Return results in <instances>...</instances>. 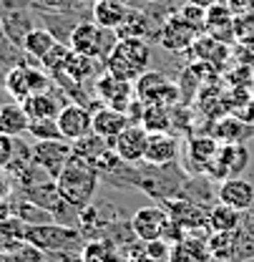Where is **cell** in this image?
I'll list each match as a JSON object with an SVG mask.
<instances>
[{"instance_id":"cell-1","label":"cell","mask_w":254,"mask_h":262,"mask_svg":"<svg viewBox=\"0 0 254 262\" xmlns=\"http://www.w3.org/2000/svg\"><path fill=\"white\" fill-rule=\"evenodd\" d=\"M98 169L94 162L78 157V154H71V159L61 169V174L56 177V187L61 196L65 199V204H71L73 209H83L91 204V199L96 194V187H98Z\"/></svg>"},{"instance_id":"cell-2","label":"cell","mask_w":254,"mask_h":262,"mask_svg":"<svg viewBox=\"0 0 254 262\" xmlns=\"http://www.w3.org/2000/svg\"><path fill=\"white\" fill-rule=\"evenodd\" d=\"M106 71L124 78V81H138L149 66H151V48L146 38H119L111 53L106 56Z\"/></svg>"},{"instance_id":"cell-3","label":"cell","mask_w":254,"mask_h":262,"mask_svg":"<svg viewBox=\"0 0 254 262\" xmlns=\"http://www.w3.org/2000/svg\"><path fill=\"white\" fill-rule=\"evenodd\" d=\"M26 242L38 247L40 252H68L83 247L86 234L76 227L58 225V222H40L26 227Z\"/></svg>"},{"instance_id":"cell-4","label":"cell","mask_w":254,"mask_h":262,"mask_svg":"<svg viewBox=\"0 0 254 262\" xmlns=\"http://www.w3.org/2000/svg\"><path fill=\"white\" fill-rule=\"evenodd\" d=\"M116 31H108L98 23H91V20H83V23H76L73 31L68 35V46L71 51L81 53V56H88V58H103L111 53V48L116 46Z\"/></svg>"},{"instance_id":"cell-5","label":"cell","mask_w":254,"mask_h":262,"mask_svg":"<svg viewBox=\"0 0 254 262\" xmlns=\"http://www.w3.org/2000/svg\"><path fill=\"white\" fill-rule=\"evenodd\" d=\"M3 86H5V91L10 94L13 101H23V98L33 96V94L51 91L53 76H51L45 68H35V66H31V63H20V66H13V68L5 71Z\"/></svg>"},{"instance_id":"cell-6","label":"cell","mask_w":254,"mask_h":262,"mask_svg":"<svg viewBox=\"0 0 254 262\" xmlns=\"http://www.w3.org/2000/svg\"><path fill=\"white\" fill-rule=\"evenodd\" d=\"M133 89L136 98L146 106H174L181 98V89L159 71H146L138 81H133Z\"/></svg>"},{"instance_id":"cell-7","label":"cell","mask_w":254,"mask_h":262,"mask_svg":"<svg viewBox=\"0 0 254 262\" xmlns=\"http://www.w3.org/2000/svg\"><path fill=\"white\" fill-rule=\"evenodd\" d=\"M199 35H201V33L196 31L179 10L171 13V15L161 23L159 33H156L161 48H166V51H171V53H187V51H191V46L196 43Z\"/></svg>"},{"instance_id":"cell-8","label":"cell","mask_w":254,"mask_h":262,"mask_svg":"<svg viewBox=\"0 0 254 262\" xmlns=\"http://www.w3.org/2000/svg\"><path fill=\"white\" fill-rule=\"evenodd\" d=\"M249 162V149L239 141H229V144H219L217 154L212 157V162L206 164V174L214 179H229V177H239V171L247 169Z\"/></svg>"},{"instance_id":"cell-9","label":"cell","mask_w":254,"mask_h":262,"mask_svg":"<svg viewBox=\"0 0 254 262\" xmlns=\"http://www.w3.org/2000/svg\"><path fill=\"white\" fill-rule=\"evenodd\" d=\"M71 154H73V146L65 139H45V141H35L33 144V162L53 179L68 164Z\"/></svg>"},{"instance_id":"cell-10","label":"cell","mask_w":254,"mask_h":262,"mask_svg":"<svg viewBox=\"0 0 254 262\" xmlns=\"http://www.w3.org/2000/svg\"><path fill=\"white\" fill-rule=\"evenodd\" d=\"M56 121L65 141H78L94 131V114L83 103H65Z\"/></svg>"},{"instance_id":"cell-11","label":"cell","mask_w":254,"mask_h":262,"mask_svg":"<svg viewBox=\"0 0 254 262\" xmlns=\"http://www.w3.org/2000/svg\"><path fill=\"white\" fill-rule=\"evenodd\" d=\"M181 154V141L179 136H174L171 131H156L149 134V144H146V157L144 162L154 169H166L169 164H174Z\"/></svg>"},{"instance_id":"cell-12","label":"cell","mask_w":254,"mask_h":262,"mask_svg":"<svg viewBox=\"0 0 254 262\" xmlns=\"http://www.w3.org/2000/svg\"><path fill=\"white\" fill-rule=\"evenodd\" d=\"M146 144H149V131L141 124H128L126 129L113 139L111 146L121 157L124 164H138L146 157Z\"/></svg>"},{"instance_id":"cell-13","label":"cell","mask_w":254,"mask_h":262,"mask_svg":"<svg viewBox=\"0 0 254 262\" xmlns=\"http://www.w3.org/2000/svg\"><path fill=\"white\" fill-rule=\"evenodd\" d=\"M133 94H136V89H133L131 81H124V78H119L108 71L96 78V96L101 101H106L108 106H113V108L126 111L131 106V101H133Z\"/></svg>"},{"instance_id":"cell-14","label":"cell","mask_w":254,"mask_h":262,"mask_svg":"<svg viewBox=\"0 0 254 262\" xmlns=\"http://www.w3.org/2000/svg\"><path fill=\"white\" fill-rule=\"evenodd\" d=\"M169 222V212L164 207H141L131 217V232L141 242H151L164 237V227Z\"/></svg>"},{"instance_id":"cell-15","label":"cell","mask_w":254,"mask_h":262,"mask_svg":"<svg viewBox=\"0 0 254 262\" xmlns=\"http://www.w3.org/2000/svg\"><path fill=\"white\" fill-rule=\"evenodd\" d=\"M217 199L237 209V212H252L254 207V184L242 179V177H229L222 179L219 189H217Z\"/></svg>"},{"instance_id":"cell-16","label":"cell","mask_w":254,"mask_h":262,"mask_svg":"<svg viewBox=\"0 0 254 262\" xmlns=\"http://www.w3.org/2000/svg\"><path fill=\"white\" fill-rule=\"evenodd\" d=\"M164 209L187 232L206 227V220H209V209H204L194 199H164Z\"/></svg>"},{"instance_id":"cell-17","label":"cell","mask_w":254,"mask_h":262,"mask_svg":"<svg viewBox=\"0 0 254 262\" xmlns=\"http://www.w3.org/2000/svg\"><path fill=\"white\" fill-rule=\"evenodd\" d=\"M131 124L126 111L113 108V106H101L98 111H94V134L103 136L106 141L113 144V139L121 134Z\"/></svg>"},{"instance_id":"cell-18","label":"cell","mask_w":254,"mask_h":262,"mask_svg":"<svg viewBox=\"0 0 254 262\" xmlns=\"http://www.w3.org/2000/svg\"><path fill=\"white\" fill-rule=\"evenodd\" d=\"M234 10L226 3H217L212 8H206V33L214 35L217 40H234Z\"/></svg>"},{"instance_id":"cell-19","label":"cell","mask_w":254,"mask_h":262,"mask_svg":"<svg viewBox=\"0 0 254 262\" xmlns=\"http://www.w3.org/2000/svg\"><path fill=\"white\" fill-rule=\"evenodd\" d=\"M28 126H31V119L20 101H8L0 106V131L3 134L18 139V136L28 134Z\"/></svg>"},{"instance_id":"cell-20","label":"cell","mask_w":254,"mask_h":262,"mask_svg":"<svg viewBox=\"0 0 254 262\" xmlns=\"http://www.w3.org/2000/svg\"><path fill=\"white\" fill-rule=\"evenodd\" d=\"M20 103H23V108H26V114H28L31 121L33 119H56L61 114V108L65 106V103H61V98L53 96L51 91L33 94V96L23 98Z\"/></svg>"},{"instance_id":"cell-21","label":"cell","mask_w":254,"mask_h":262,"mask_svg":"<svg viewBox=\"0 0 254 262\" xmlns=\"http://www.w3.org/2000/svg\"><path fill=\"white\" fill-rule=\"evenodd\" d=\"M209 250H206V239H196V237H184L181 242L171 245L169 262H209Z\"/></svg>"},{"instance_id":"cell-22","label":"cell","mask_w":254,"mask_h":262,"mask_svg":"<svg viewBox=\"0 0 254 262\" xmlns=\"http://www.w3.org/2000/svg\"><path fill=\"white\" fill-rule=\"evenodd\" d=\"M126 13L128 5L124 0H98V3H94V20L108 31H116L124 23Z\"/></svg>"},{"instance_id":"cell-23","label":"cell","mask_w":254,"mask_h":262,"mask_svg":"<svg viewBox=\"0 0 254 262\" xmlns=\"http://www.w3.org/2000/svg\"><path fill=\"white\" fill-rule=\"evenodd\" d=\"M0 28H3V33H5L10 40H15V43L20 46L23 38L28 35V31H33L28 10H23V8H10L8 13L0 15Z\"/></svg>"},{"instance_id":"cell-24","label":"cell","mask_w":254,"mask_h":262,"mask_svg":"<svg viewBox=\"0 0 254 262\" xmlns=\"http://www.w3.org/2000/svg\"><path fill=\"white\" fill-rule=\"evenodd\" d=\"M58 43V38H56V33L48 31V28H33L28 31V35L23 38V43H20V48L26 51V56L33 58V61H43V56L53 48Z\"/></svg>"},{"instance_id":"cell-25","label":"cell","mask_w":254,"mask_h":262,"mask_svg":"<svg viewBox=\"0 0 254 262\" xmlns=\"http://www.w3.org/2000/svg\"><path fill=\"white\" fill-rule=\"evenodd\" d=\"M239 229V227H237ZM237 229L232 232H212L206 237V250L209 257L217 262H234V250H237Z\"/></svg>"},{"instance_id":"cell-26","label":"cell","mask_w":254,"mask_h":262,"mask_svg":"<svg viewBox=\"0 0 254 262\" xmlns=\"http://www.w3.org/2000/svg\"><path fill=\"white\" fill-rule=\"evenodd\" d=\"M242 214L244 212H237V209H232V207L219 202V204H214L209 209L206 229H212V232H232V229H237L242 225Z\"/></svg>"},{"instance_id":"cell-27","label":"cell","mask_w":254,"mask_h":262,"mask_svg":"<svg viewBox=\"0 0 254 262\" xmlns=\"http://www.w3.org/2000/svg\"><path fill=\"white\" fill-rule=\"evenodd\" d=\"M149 33H151L149 18H146L141 10L128 8L124 23L116 28V38H146V40H149Z\"/></svg>"},{"instance_id":"cell-28","label":"cell","mask_w":254,"mask_h":262,"mask_svg":"<svg viewBox=\"0 0 254 262\" xmlns=\"http://www.w3.org/2000/svg\"><path fill=\"white\" fill-rule=\"evenodd\" d=\"M217 149H219V139L217 136H196V139H191L189 146H187L189 159L196 166H201V169H206V164L212 162Z\"/></svg>"},{"instance_id":"cell-29","label":"cell","mask_w":254,"mask_h":262,"mask_svg":"<svg viewBox=\"0 0 254 262\" xmlns=\"http://www.w3.org/2000/svg\"><path fill=\"white\" fill-rule=\"evenodd\" d=\"M71 146H73V154H78V157H83V159L96 164L106 149H111V141H106L103 136H98V134L91 131L88 136H83L78 141H71Z\"/></svg>"},{"instance_id":"cell-30","label":"cell","mask_w":254,"mask_h":262,"mask_svg":"<svg viewBox=\"0 0 254 262\" xmlns=\"http://www.w3.org/2000/svg\"><path fill=\"white\" fill-rule=\"evenodd\" d=\"M81 257H83V262H121L116 247H113L108 239H91V242H83Z\"/></svg>"},{"instance_id":"cell-31","label":"cell","mask_w":254,"mask_h":262,"mask_svg":"<svg viewBox=\"0 0 254 262\" xmlns=\"http://www.w3.org/2000/svg\"><path fill=\"white\" fill-rule=\"evenodd\" d=\"M138 124L149 134L169 131L171 129V111H169V106H146L144 103V114H141V121Z\"/></svg>"},{"instance_id":"cell-32","label":"cell","mask_w":254,"mask_h":262,"mask_svg":"<svg viewBox=\"0 0 254 262\" xmlns=\"http://www.w3.org/2000/svg\"><path fill=\"white\" fill-rule=\"evenodd\" d=\"M28 134H31L35 141H45V139H63L56 119H33L31 126H28Z\"/></svg>"},{"instance_id":"cell-33","label":"cell","mask_w":254,"mask_h":262,"mask_svg":"<svg viewBox=\"0 0 254 262\" xmlns=\"http://www.w3.org/2000/svg\"><path fill=\"white\" fill-rule=\"evenodd\" d=\"M68 53H71V46L68 43H63V40H58L45 56H43V61H40V66L53 76L56 71H61L63 68V63H65V58H68Z\"/></svg>"},{"instance_id":"cell-34","label":"cell","mask_w":254,"mask_h":262,"mask_svg":"<svg viewBox=\"0 0 254 262\" xmlns=\"http://www.w3.org/2000/svg\"><path fill=\"white\" fill-rule=\"evenodd\" d=\"M234 38L239 43H254V10L234 15Z\"/></svg>"},{"instance_id":"cell-35","label":"cell","mask_w":254,"mask_h":262,"mask_svg":"<svg viewBox=\"0 0 254 262\" xmlns=\"http://www.w3.org/2000/svg\"><path fill=\"white\" fill-rule=\"evenodd\" d=\"M254 257V232H247V229L239 225L237 229V250H234V262H247Z\"/></svg>"},{"instance_id":"cell-36","label":"cell","mask_w":254,"mask_h":262,"mask_svg":"<svg viewBox=\"0 0 254 262\" xmlns=\"http://www.w3.org/2000/svg\"><path fill=\"white\" fill-rule=\"evenodd\" d=\"M179 13L189 20L191 26L196 28L199 33H206V8H201V5H194V3H184L181 8H179Z\"/></svg>"},{"instance_id":"cell-37","label":"cell","mask_w":254,"mask_h":262,"mask_svg":"<svg viewBox=\"0 0 254 262\" xmlns=\"http://www.w3.org/2000/svg\"><path fill=\"white\" fill-rule=\"evenodd\" d=\"M242 121H237V119H224L217 124V131H214V136L219 139V141H239V136H242Z\"/></svg>"},{"instance_id":"cell-38","label":"cell","mask_w":254,"mask_h":262,"mask_svg":"<svg viewBox=\"0 0 254 262\" xmlns=\"http://www.w3.org/2000/svg\"><path fill=\"white\" fill-rule=\"evenodd\" d=\"M144 250H146V255L151 257V262H169L171 247H169L166 239H151V242H144Z\"/></svg>"},{"instance_id":"cell-39","label":"cell","mask_w":254,"mask_h":262,"mask_svg":"<svg viewBox=\"0 0 254 262\" xmlns=\"http://www.w3.org/2000/svg\"><path fill=\"white\" fill-rule=\"evenodd\" d=\"M15 154V139L0 131V169H8V164L13 162Z\"/></svg>"},{"instance_id":"cell-40","label":"cell","mask_w":254,"mask_h":262,"mask_svg":"<svg viewBox=\"0 0 254 262\" xmlns=\"http://www.w3.org/2000/svg\"><path fill=\"white\" fill-rule=\"evenodd\" d=\"M194 5H201V8H212V5H217V3H222V0H189Z\"/></svg>"},{"instance_id":"cell-41","label":"cell","mask_w":254,"mask_h":262,"mask_svg":"<svg viewBox=\"0 0 254 262\" xmlns=\"http://www.w3.org/2000/svg\"><path fill=\"white\" fill-rule=\"evenodd\" d=\"M8 101H13V98H10V94L5 91V86H0V106H3V103H8Z\"/></svg>"},{"instance_id":"cell-42","label":"cell","mask_w":254,"mask_h":262,"mask_svg":"<svg viewBox=\"0 0 254 262\" xmlns=\"http://www.w3.org/2000/svg\"><path fill=\"white\" fill-rule=\"evenodd\" d=\"M5 194H8V184H5V182L0 179V199H3Z\"/></svg>"},{"instance_id":"cell-43","label":"cell","mask_w":254,"mask_h":262,"mask_svg":"<svg viewBox=\"0 0 254 262\" xmlns=\"http://www.w3.org/2000/svg\"><path fill=\"white\" fill-rule=\"evenodd\" d=\"M5 78V68H3V63H0V81Z\"/></svg>"},{"instance_id":"cell-44","label":"cell","mask_w":254,"mask_h":262,"mask_svg":"<svg viewBox=\"0 0 254 262\" xmlns=\"http://www.w3.org/2000/svg\"><path fill=\"white\" fill-rule=\"evenodd\" d=\"M144 3H164V0H144Z\"/></svg>"},{"instance_id":"cell-45","label":"cell","mask_w":254,"mask_h":262,"mask_svg":"<svg viewBox=\"0 0 254 262\" xmlns=\"http://www.w3.org/2000/svg\"><path fill=\"white\" fill-rule=\"evenodd\" d=\"M94 3H98V0H94Z\"/></svg>"},{"instance_id":"cell-46","label":"cell","mask_w":254,"mask_h":262,"mask_svg":"<svg viewBox=\"0 0 254 262\" xmlns=\"http://www.w3.org/2000/svg\"><path fill=\"white\" fill-rule=\"evenodd\" d=\"M252 212H254V207H252Z\"/></svg>"}]
</instances>
